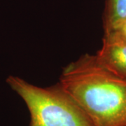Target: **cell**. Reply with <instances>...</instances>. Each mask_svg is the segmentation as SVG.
Instances as JSON below:
<instances>
[{
  "label": "cell",
  "mask_w": 126,
  "mask_h": 126,
  "mask_svg": "<svg viewBox=\"0 0 126 126\" xmlns=\"http://www.w3.org/2000/svg\"><path fill=\"white\" fill-rule=\"evenodd\" d=\"M6 83L26 104L30 126H93L58 83L39 87L16 76H9Z\"/></svg>",
  "instance_id": "2"
},
{
  "label": "cell",
  "mask_w": 126,
  "mask_h": 126,
  "mask_svg": "<svg viewBox=\"0 0 126 126\" xmlns=\"http://www.w3.org/2000/svg\"><path fill=\"white\" fill-rule=\"evenodd\" d=\"M95 55L105 69L126 80V40L114 33L104 34L102 46Z\"/></svg>",
  "instance_id": "3"
},
{
  "label": "cell",
  "mask_w": 126,
  "mask_h": 126,
  "mask_svg": "<svg viewBox=\"0 0 126 126\" xmlns=\"http://www.w3.org/2000/svg\"><path fill=\"white\" fill-rule=\"evenodd\" d=\"M126 21V0H106L103 14L104 34L116 31Z\"/></svg>",
  "instance_id": "4"
},
{
  "label": "cell",
  "mask_w": 126,
  "mask_h": 126,
  "mask_svg": "<svg viewBox=\"0 0 126 126\" xmlns=\"http://www.w3.org/2000/svg\"><path fill=\"white\" fill-rule=\"evenodd\" d=\"M58 83L93 126H126V80L105 69L95 55L68 64Z\"/></svg>",
  "instance_id": "1"
},
{
  "label": "cell",
  "mask_w": 126,
  "mask_h": 126,
  "mask_svg": "<svg viewBox=\"0 0 126 126\" xmlns=\"http://www.w3.org/2000/svg\"><path fill=\"white\" fill-rule=\"evenodd\" d=\"M111 33H114V34H117L118 36L123 38V39L126 40V21L122 25L121 27L118 30H117L116 31L111 32ZM109 34H110V33H109Z\"/></svg>",
  "instance_id": "5"
}]
</instances>
